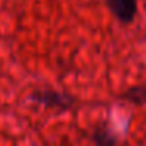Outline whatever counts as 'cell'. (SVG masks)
Segmentation results:
<instances>
[{"label": "cell", "instance_id": "cell-1", "mask_svg": "<svg viewBox=\"0 0 146 146\" xmlns=\"http://www.w3.org/2000/svg\"><path fill=\"white\" fill-rule=\"evenodd\" d=\"M30 101L47 108H60V110H69L76 104V99L71 94L55 90H36L30 94Z\"/></svg>", "mask_w": 146, "mask_h": 146}, {"label": "cell", "instance_id": "cell-2", "mask_svg": "<svg viewBox=\"0 0 146 146\" xmlns=\"http://www.w3.org/2000/svg\"><path fill=\"white\" fill-rule=\"evenodd\" d=\"M105 5L121 24L133 22L138 11V0H105Z\"/></svg>", "mask_w": 146, "mask_h": 146}, {"label": "cell", "instance_id": "cell-3", "mask_svg": "<svg viewBox=\"0 0 146 146\" xmlns=\"http://www.w3.org/2000/svg\"><path fill=\"white\" fill-rule=\"evenodd\" d=\"M91 140L94 146H116L118 145V137L107 124H99L94 127L91 133Z\"/></svg>", "mask_w": 146, "mask_h": 146}, {"label": "cell", "instance_id": "cell-4", "mask_svg": "<svg viewBox=\"0 0 146 146\" xmlns=\"http://www.w3.org/2000/svg\"><path fill=\"white\" fill-rule=\"evenodd\" d=\"M121 99L130 102L133 105H146V83H138V85H132L121 94Z\"/></svg>", "mask_w": 146, "mask_h": 146}, {"label": "cell", "instance_id": "cell-5", "mask_svg": "<svg viewBox=\"0 0 146 146\" xmlns=\"http://www.w3.org/2000/svg\"><path fill=\"white\" fill-rule=\"evenodd\" d=\"M145 39H146V33H145Z\"/></svg>", "mask_w": 146, "mask_h": 146}]
</instances>
